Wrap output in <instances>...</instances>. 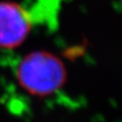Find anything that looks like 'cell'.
<instances>
[{
    "mask_svg": "<svg viewBox=\"0 0 122 122\" xmlns=\"http://www.w3.org/2000/svg\"><path fill=\"white\" fill-rule=\"evenodd\" d=\"M29 13L15 2H0V48L13 49L19 46L31 31Z\"/></svg>",
    "mask_w": 122,
    "mask_h": 122,
    "instance_id": "2",
    "label": "cell"
},
{
    "mask_svg": "<svg viewBox=\"0 0 122 122\" xmlns=\"http://www.w3.org/2000/svg\"><path fill=\"white\" fill-rule=\"evenodd\" d=\"M15 75L24 89L38 96L54 93L64 85L66 78L62 61L43 51L25 56L16 67Z\"/></svg>",
    "mask_w": 122,
    "mask_h": 122,
    "instance_id": "1",
    "label": "cell"
}]
</instances>
